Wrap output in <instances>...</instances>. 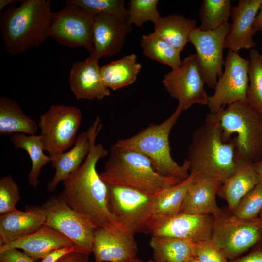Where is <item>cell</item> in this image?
Returning <instances> with one entry per match:
<instances>
[{
  "instance_id": "obj_4",
  "label": "cell",
  "mask_w": 262,
  "mask_h": 262,
  "mask_svg": "<svg viewBox=\"0 0 262 262\" xmlns=\"http://www.w3.org/2000/svg\"><path fill=\"white\" fill-rule=\"evenodd\" d=\"M109 185L123 186L156 195L180 181L157 172L144 154L114 144L103 170L99 173Z\"/></svg>"
},
{
  "instance_id": "obj_45",
  "label": "cell",
  "mask_w": 262,
  "mask_h": 262,
  "mask_svg": "<svg viewBox=\"0 0 262 262\" xmlns=\"http://www.w3.org/2000/svg\"><path fill=\"white\" fill-rule=\"evenodd\" d=\"M23 0H0V13L1 12V11L2 12V10L3 9H4L5 7H7L9 5H12L14 3L16 2H21Z\"/></svg>"
},
{
  "instance_id": "obj_2",
  "label": "cell",
  "mask_w": 262,
  "mask_h": 262,
  "mask_svg": "<svg viewBox=\"0 0 262 262\" xmlns=\"http://www.w3.org/2000/svg\"><path fill=\"white\" fill-rule=\"evenodd\" d=\"M53 12L49 0H23L8 6L0 14V31L4 45L12 55L40 45L49 37Z\"/></svg>"
},
{
  "instance_id": "obj_15",
  "label": "cell",
  "mask_w": 262,
  "mask_h": 262,
  "mask_svg": "<svg viewBox=\"0 0 262 262\" xmlns=\"http://www.w3.org/2000/svg\"><path fill=\"white\" fill-rule=\"evenodd\" d=\"M135 234L119 223L97 228L92 248L95 262H131L138 251Z\"/></svg>"
},
{
  "instance_id": "obj_43",
  "label": "cell",
  "mask_w": 262,
  "mask_h": 262,
  "mask_svg": "<svg viewBox=\"0 0 262 262\" xmlns=\"http://www.w3.org/2000/svg\"><path fill=\"white\" fill-rule=\"evenodd\" d=\"M253 25L257 32L258 31L262 32V5L255 18Z\"/></svg>"
},
{
  "instance_id": "obj_41",
  "label": "cell",
  "mask_w": 262,
  "mask_h": 262,
  "mask_svg": "<svg viewBox=\"0 0 262 262\" xmlns=\"http://www.w3.org/2000/svg\"><path fill=\"white\" fill-rule=\"evenodd\" d=\"M76 250L75 247H66L55 250L43 258L41 262H56L66 254Z\"/></svg>"
},
{
  "instance_id": "obj_33",
  "label": "cell",
  "mask_w": 262,
  "mask_h": 262,
  "mask_svg": "<svg viewBox=\"0 0 262 262\" xmlns=\"http://www.w3.org/2000/svg\"><path fill=\"white\" fill-rule=\"evenodd\" d=\"M248 104L262 114V54L251 49L249 52Z\"/></svg>"
},
{
  "instance_id": "obj_39",
  "label": "cell",
  "mask_w": 262,
  "mask_h": 262,
  "mask_svg": "<svg viewBox=\"0 0 262 262\" xmlns=\"http://www.w3.org/2000/svg\"><path fill=\"white\" fill-rule=\"evenodd\" d=\"M0 262H38L16 248H10L0 251Z\"/></svg>"
},
{
  "instance_id": "obj_12",
  "label": "cell",
  "mask_w": 262,
  "mask_h": 262,
  "mask_svg": "<svg viewBox=\"0 0 262 262\" xmlns=\"http://www.w3.org/2000/svg\"><path fill=\"white\" fill-rule=\"evenodd\" d=\"M224 65L225 69L218 78L214 92L209 97L207 106L212 113L236 102L247 103L249 60L229 50Z\"/></svg>"
},
{
  "instance_id": "obj_7",
  "label": "cell",
  "mask_w": 262,
  "mask_h": 262,
  "mask_svg": "<svg viewBox=\"0 0 262 262\" xmlns=\"http://www.w3.org/2000/svg\"><path fill=\"white\" fill-rule=\"evenodd\" d=\"M211 239L229 261L241 256L262 242V219L239 218L228 208L214 217Z\"/></svg>"
},
{
  "instance_id": "obj_28",
  "label": "cell",
  "mask_w": 262,
  "mask_h": 262,
  "mask_svg": "<svg viewBox=\"0 0 262 262\" xmlns=\"http://www.w3.org/2000/svg\"><path fill=\"white\" fill-rule=\"evenodd\" d=\"M154 24V33L180 52L189 42L190 33L196 28V20L177 14L161 17Z\"/></svg>"
},
{
  "instance_id": "obj_14",
  "label": "cell",
  "mask_w": 262,
  "mask_h": 262,
  "mask_svg": "<svg viewBox=\"0 0 262 262\" xmlns=\"http://www.w3.org/2000/svg\"><path fill=\"white\" fill-rule=\"evenodd\" d=\"M230 28L231 24L228 22L212 31L196 27L190 34L189 42L196 50L200 72L205 84L210 88L215 89L217 78L223 72V51Z\"/></svg>"
},
{
  "instance_id": "obj_47",
  "label": "cell",
  "mask_w": 262,
  "mask_h": 262,
  "mask_svg": "<svg viewBox=\"0 0 262 262\" xmlns=\"http://www.w3.org/2000/svg\"><path fill=\"white\" fill-rule=\"evenodd\" d=\"M189 262H202L196 258L195 257L193 258Z\"/></svg>"
},
{
  "instance_id": "obj_20",
  "label": "cell",
  "mask_w": 262,
  "mask_h": 262,
  "mask_svg": "<svg viewBox=\"0 0 262 262\" xmlns=\"http://www.w3.org/2000/svg\"><path fill=\"white\" fill-rule=\"evenodd\" d=\"M45 220L42 206H26L24 211L16 209L0 215V246L36 231Z\"/></svg>"
},
{
  "instance_id": "obj_26",
  "label": "cell",
  "mask_w": 262,
  "mask_h": 262,
  "mask_svg": "<svg viewBox=\"0 0 262 262\" xmlns=\"http://www.w3.org/2000/svg\"><path fill=\"white\" fill-rule=\"evenodd\" d=\"M38 128L36 122L24 113L17 102L4 96L0 97V135H35Z\"/></svg>"
},
{
  "instance_id": "obj_40",
  "label": "cell",
  "mask_w": 262,
  "mask_h": 262,
  "mask_svg": "<svg viewBox=\"0 0 262 262\" xmlns=\"http://www.w3.org/2000/svg\"><path fill=\"white\" fill-rule=\"evenodd\" d=\"M229 262H262V242L253 247L247 254Z\"/></svg>"
},
{
  "instance_id": "obj_21",
  "label": "cell",
  "mask_w": 262,
  "mask_h": 262,
  "mask_svg": "<svg viewBox=\"0 0 262 262\" xmlns=\"http://www.w3.org/2000/svg\"><path fill=\"white\" fill-rule=\"evenodd\" d=\"M71 246L75 247L70 240L52 228L43 225L30 235L0 246V251L19 249L36 260L42 259L55 250Z\"/></svg>"
},
{
  "instance_id": "obj_5",
  "label": "cell",
  "mask_w": 262,
  "mask_h": 262,
  "mask_svg": "<svg viewBox=\"0 0 262 262\" xmlns=\"http://www.w3.org/2000/svg\"><path fill=\"white\" fill-rule=\"evenodd\" d=\"M182 112L177 106L173 113L163 122L151 123L134 135L118 140L115 144L144 154L150 160L159 174L182 181L189 176V164L186 159L182 165L173 160L169 143L171 130Z\"/></svg>"
},
{
  "instance_id": "obj_46",
  "label": "cell",
  "mask_w": 262,
  "mask_h": 262,
  "mask_svg": "<svg viewBox=\"0 0 262 262\" xmlns=\"http://www.w3.org/2000/svg\"><path fill=\"white\" fill-rule=\"evenodd\" d=\"M130 262H155L154 260H150L148 262H145L136 257Z\"/></svg>"
},
{
  "instance_id": "obj_22",
  "label": "cell",
  "mask_w": 262,
  "mask_h": 262,
  "mask_svg": "<svg viewBox=\"0 0 262 262\" xmlns=\"http://www.w3.org/2000/svg\"><path fill=\"white\" fill-rule=\"evenodd\" d=\"M222 184L216 179L196 176L185 196L180 213L217 215L221 208L217 205L216 196Z\"/></svg>"
},
{
  "instance_id": "obj_11",
  "label": "cell",
  "mask_w": 262,
  "mask_h": 262,
  "mask_svg": "<svg viewBox=\"0 0 262 262\" xmlns=\"http://www.w3.org/2000/svg\"><path fill=\"white\" fill-rule=\"evenodd\" d=\"M163 85L170 96L178 101L183 111L195 104L207 105L209 97L196 54L185 58L179 66L166 74Z\"/></svg>"
},
{
  "instance_id": "obj_32",
  "label": "cell",
  "mask_w": 262,
  "mask_h": 262,
  "mask_svg": "<svg viewBox=\"0 0 262 262\" xmlns=\"http://www.w3.org/2000/svg\"><path fill=\"white\" fill-rule=\"evenodd\" d=\"M232 8L230 0H203L199 10V28L203 31H212L228 23Z\"/></svg>"
},
{
  "instance_id": "obj_35",
  "label": "cell",
  "mask_w": 262,
  "mask_h": 262,
  "mask_svg": "<svg viewBox=\"0 0 262 262\" xmlns=\"http://www.w3.org/2000/svg\"><path fill=\"white\" fill-rule=\"evenodd\" d=\"M65 4L77 6L95 14L104 13L127 18L124 0H67Z\"/></svg>"
},
{
  "instance_id": "obj_29",
  "label": "cell",
  "mask_w": 262,
  "mask_h": 262,
  "mask_svg": "<svg viewBox=\"0 0 262 262\" xmlns=\"http://www.w3.org/2000/svg\"><path fill=\"white\" fill-rule=\"evenodd\" d=\"M150 246L155 262H189L195 256V243L187 239L152 236Z\"/></svg>"
},
{
  "instance_id": "obj_1",
  "label": "cell",
  "mask_w": 262,
  "mask_h": 262,
  "mask_svg": "<svg viewBox=\"0 0 262 262\" xmlns=\"http://www.w3.org/2000/svg\"><path fill=\"white\" fill-rule=\"evenodd\" d=\"M102 128L97 117L88 129L91 141L89 152L80 166L63 181L59 196L73 209L90 219L96 227H107L118 222L111 213L108 188L97 170L98 161L108 151L96 138Z\"/></svg>"
},
{
  "instance_id": "obj_42",
  "label": "cell",
  "mask_w": 262,
  "mask_h": 262,
  "mask_svg": "<svg viewBox=\"0 0 262 262\" xmlns=\"http://www.w3.org/2000/svg\"><path fill=\"white\" fill-rule=\"evenodd\" d=\"M89 256L76 251L67 253L56 262H89Z\"/></svg>"
},
{
  "instance_id": "obj_38",
  "label": "cell",
  "mask_w": 262,
  "mask_h": 262,
  "mask_svg": "<svg viewBox=\"0 0 262 262\" xmlns=\"http://www.w3.org/2000/svg\"><path fill=\"white\" fill-rule=\"evenodd\" d=\"M195 257L202 262H229L211 239L195 243Z\"/></svg>"
},
{
  "instance_id": "obj_8",
  "label": "cell",
  "mask_w": 262,
  "mask_h": 262,
  "mask_svg": "<svg viewBox=\"0 0 262 262\" xmlns=\"http://www.w3.org/2000/svg\"><path fill=\"white\" fill-rule=\"evenodd\" d=\"M42 206L46 214L44 225L70 240L77 252L88 255L92 253L97 228L90 219L71 208L59 195L50 196Z\"/></svg>"
},
{
  "instance_id": "obj_27",
  "label": "cell",
  "mask_w": 262,
  "mask_h": 262,
  "mask_svg": "<svg viewBox=\"0 0 262 262\" xmlns=\"http://www.w3.org/2000/svg\"><path fill=\"white\" fill-rule=\"evenodd\" d=\"M135 54L126 55L101 67L105 86L113 91L133 84L137 80L142 66L137 62Z\"/></svg>"
},
{
  "instance_id": "obj_31",
  "label": "cell",
  "mask_w": 262,
  "mask_h": 262,
  "mask_svg": "<svg viewBox=\"0 0 262 262\" xmlns=\"http://www.w3.org/2000/svg\"><path fill=\"white\" fill-rule=\"evenodd\" d=\"M140 45L146 57L167 65L172 69L178 68L181 62L180 52L154 32L143 35Z\"/></svg>"
},
{
  "instance_id": "obj_18",
  "label": "cell",
  "mask_w": 262,
  "mask_h": 262,
  "mask_svg": "<svg viewBox=\"0 0 262 262\" xmlns=\"http://www.w3.org/2000/svg\"><path fill=\"white\" fill-rule=\"evenodd\" d=\"M99 59L90 55L73 63L69 73L70 90L77 100H101L110 94L101 73Z\"/></svg>"
},
{
  "instance_id": "obj_3",
  "label": "cell",
  "mask_w": 262,
  "mask_h": 262,
  "mask_svg": "<svg viewBox=\"0 0 262 262\" xmlns=\"http://www.w3.org/2000/svg\"><path fill=\"white\" fill-rule=\"evenodd\" d=\"M186 160L190 173L209 177L223 183L235 170L233 140H224L219 122L205 120L192 133Z\"/></svg>"
},
{
  "instance_id": "obj_24",
  "label": "cell",
  "mask_w": 262,
  "mask_h": 262,
  "mask_svg": "<svg viewBox=\"0 0 262 262\" xmlns=\"http://www.w3.org/2000/svg\"><path fill=\"white\" fill-rule=\"evenodd\" d=\"M91 144L88 132L83 131L77 136L70 149L49 156L51 166L55 168V174L52 180L47 184L48 191L53 192L61 182L80 166L89 152Z\"/></svg>"
},
{
  "instance_id": "obj_17",
  "label": "cell",
  "mask_w": 262,
  "mask_h": 262,
  "mask_svg": "<svg viewBox=\"0 0 262 262\" xmlns=\"http://www.w3.org/2000/svg\"><path fill=\"white\" fill-rule=\"evenodd\" d=\"M131 29L126 18L108 14H95L93 52L90 55L99 59L119 53Z\"/></svg>"
},
{
  "instance_id": "obj_13",
  "label": "cell",
  "mask_w": 262,
  "mask_h": 262,
  "mask_svg": "<svg viewBox=\"0 0 262 262\" xmlns=\"http://www.w3.org/2000/svg\"><path fill=\"white\" fill-rule=\"evenodd\" d=\"M107 185L110 209L116 220L135 234L147 233V222L156 195L126 187Z\"/></svg>"
},
{
  "instance_id": "obj_19",
  "label": "cell",
  "mask_w": 262,
  "mask_h": 262,
  "mask_svg": "<svg viewBox=\"0 0 262 262\" xmlns=\"http://www.w3.org/2000/svg\"><path fill=\"white\" fill-rule=\"evenodd\" d=\"M262 5V0H240L233 6L231 28L224 43V49L238 53L242 49H249L256 46L253 39L257 33L254 22Z\"/></svg>"
},
{
  "instance_id": "obj_37",
  "label": "cell",
  "mask_w": 262,
  "mask_h": 262,
  "mask_svg": "<svg viewBox=\"0 0 262 262\" xmlns=\"http://www.w3.org/2000/svg\"><path fill=\"white\" fill-rule=\"evenodd\" d=\"M20 199L19 189L10 175L0 180V215L16 209Z\"/></svg>"
},
{
  "instance_id": "obj_6",
  "label": "cell",
  "mask_w": 262,
  "mask_h": 262,
  "mask_svg": "<svg viewBox=\"0 0 262 262\" xmlns=\"http://www.w3.org/2000/svg\"><path fill=\"white\" fill-rule=\"evenodd\" d=\"M205 120L219 122L225 141L233 140L235 155L255 163L262 159V114L247 103L236 102Z\"/></svg>"
},
{
  "instance_id": "obj_34",
  "label": "cell",
  "mask_w": 262,
  "mask_h": 262,
  "mask_svg": "<svg viewBox=\"0 0 262 262\" xmlns=\"http://www.w3.org/2000/svg\"><path fill=\"white\" fill-rule=\"evenodd\" d=\"M158 0H131L127 9V21L142 28L143 24L151 21L155 24L161 17L157 9Z\"/></svg>"
},
{
  "instance_id": "obj_48",
  "label": "cell",
  "mask_w": 262,
  "mask_h": 262,
  "mask_svg": "<svg viewBox=\"0 0 262 262\" xmlns=\"http://www.w3.org/2000/svg\"><path fill=\"white\" fill-rule=\"evenodd\" d=\"M259 218L262 219V212H261V213H260V215H259Z\"/></svg>"
},
{
  "instance_id": "obj_36",
  "label": "cell",
  "mask_w": 262,
  "mask_h": 262,
  "mask_svg": "<svg viewBox=\"0 0 262 262\" xmlns=\"http://www.w3.org/2000/svg\"><path fill=\"white\" fill-rule=\"evenodd\" d=\"M262 211V184L260 182L240 201L232 213L237 217L244 220L259 218Z\"/></svg>"
},
{
  "instance_id": "obj_25",
  "label": "cell",
  "mask_w": 262,
  "mask_h": 262,
  "mask_svg": "<svg viewBox=\"0 0 262 262\" xmlns=\"http://www.w3.org/2000/svg\"><path fill=\"white\" fill-rule=\"evenodd\" d=\"M196 177L190 173L185 180L155 195L147 222V233L155 222L181 212L185 196Z\"/></svg>"
},
{
  "instance_id": "obj_9",
  "label": "cell",
  "mask_w": 262,
  "mask_h": 262,
  "mask_svg": "<svg viewBox=\"0 0 262 262\" xmlns=\"http://www.w3.org/2000/svg\"><path fill=\"white\" fill-rule=\"evenodd\" d=\"M82 114L76 107L56 104L40 116L39 136L44 150L52 156L72 147L82 122Z\"/></svg>"
},
{
  "instance_id": "obj_23",
  "label": "cell",
  "mask_w": 262,
  "mask_h": 262,
  "mask_svg": "<svg viewBox=\"0 0 262 262\" xmlns=\"http://www.w3.org/2000/svg\"><path fill=\"white\" fill-rule=\"evenodd\" d=\"M235 161L234 173L222 183L217 194L232 213L241 199L259 183L254 163L235 155Z\"/></svg>"
},
{
  "instance_id": "obj_10",
  "label": "cell",
  "mask_w": 262,
  "mask_h": 262,
  "mask_svg": "<svg viewBox=\"0 0 262 262\" xmlns=\"http://www.w3.org/2000/svg\"><path fill=\"white\" fill-rule=\"evenodd\" d=\"M95 14L77 6L66 4L53 12L48 30L49 37L68 47H83L93 52Z\"/></svg>"
},
{
  "instance_id": "obj_16",
  "label": "cell",
  "mask_w": 262,
  "mask_h": 262,
  "mask_svg": "<svg viewBox=\"0 0 262 262\" xmlns=\"http://www.w3.org/2000/svg\"><path fill=\"white\" fill-rule=\"evenodd\" d=\"M214 219L210 214L180 213L155 222L148 232L152 236L184 239L196 243L211 239Z\"/></svg>"
},
{
  "instance_id": "obj_30",
  "label": "cell",
  "mask_w": 262,
  "mask_h": 262,
  "mask_svg": "<svg viewBox=\"0 0 262 262\" xmlns=\"http://www.w3.org/2000/svg\"><path fill=\"white\" fill-rule=\"evenodd\" d=\"M10 140L16 149L25 150L30 156L32 166L28 175V184L37 187L39 184V176L43 167L50 162L51 158L44 153V149L39 135L16 133L11 135Z\"/></svg>"
},
{
  "instance_id": "obj_44",
  "label": "cell",
  "mask_w": 262,
  "mask_h": 262,
  "mask_svg": "<svg viewBox=\"0 0 262 262\" xmlns=\"http://www.w3.org/2000/svg\"><path fill=\"white\" fill-rule=\"evenodd\" d=\"M254 166L259 177V182L262 184V159L254 163Z\"/></svg>"
}]
</instances>
